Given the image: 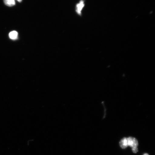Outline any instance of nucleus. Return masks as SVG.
Wrapping results in <instances>:
<instances>
[{"instance_id":"5","label":"nucleus","mask_w":155,"mask_h":155,"mask_svg":"<svg viewBox=\"0 0 155 155\" xmlns=\"http://www.w3.org/2000/svg\"><path fill=\"white\" fill-rule=\"evenodd\" d=\"M5 4L9 7H12L15 5V0H3Z\"/></svg>"},{"instance_id":"6","label":"nucleus","mask_w":155,"mask_h":155,"mask_svg":"<svg viewBox=\"0 0 155 155\" xmlns=\"http://www.w3.org/2000/svg\"><path fill=\"white\" fill-rule=\"evenodd\" d=\"M19 2H22V0H17Z\"/></svg>"},{"instance_id":"7","label":"nucleus","mask_w":155,"mask_h":155,"mask_svg":"<svg viewBox=\"0 0 155 155\" xmlns=\"http://www.w3.org/2000/svg\"><path fill=\"white\" fill-rule=\"evenodd\" d=\"M143 155H149L147 153H145Z\"/></svg>"},{"instance_id":"2","label":"nucleus","mask_w":155,"mask_h":155,"mask_svg":"<svg viewBox=\"0 0 155 155\" xmlns=\"http://www.w3.org/2000/svg\"><path fill=\"white\" fill-rule=\"evenodd\" d=\"M84 0H81L76 5V11L77 14L79 15H81V12L84 6Z\"/></svg>"},{"instance_id":"1","label":"nucleus","mask_w":155,"mask_h":155,"mask_svg":"<svg viewBox=\"0 0 155 155\" xmlns=\"http://www.w3.org/2000/svg\"><path fill=\"white\" fill-rule=\"evenodd\" d=\"M127 138L128 147H131L133 152L136 153L138 151L137 148L138 145V141L135 137H129Z\"/></svg>"},{"instance_id":"3","label":"nucleus","mask_w":155,"mask_h":155,"mask_svg":"<svg viewBox=\"0 0 155 155\" xmlns=\"http://www.w3.org/2000/svg\"><path fill=\"white\" fill-rule=\"evenodd\" d=\"M119 144L122 149H124L127 148L128 145L127 137H124L120 141Z\"/></svg>"},{"instance_id":"4","label":"nucleus","mask_w":155,"mask_h":155,"mask_svg":"<svg viewBox=\"0 0 155 155\" xmlns=\"http://www.w3.org/2000/svg\"><path fill=\"white\" fill-rule=\"evenodd\" d=\"M9 36V38L11 39L16 40L18 38V33L16 31H12L10 32Z\"/></svg>"}]
</instances>
